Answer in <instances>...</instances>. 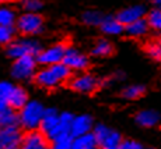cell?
Segmentation results:
<instances>
[{
  "mask_svg": "<svg viewBox=\"0 0 161 149\" xmlns=\"http://www.w3.org/2000/svg\"><path fill=\"white\" fill-rule=\"evenodd\" d=\"M70 73H72V68H69L63 61H60V63L52 64V66H45V68L36 71L34 80H35L36 85L51 89L67 81L70 78Z\"/></svg>",
  "mask_w": 161,
  "mask_h": 149,
  "instance_id": "cell-1",
  "label": "cell"
},
{
  "mask_svg": "<svg viewBox=\"0 0 161 149\" xmlns=\"http://www.w3.org/2000/svg\"><path fill=\"white\" fill-rule=\"evenodd\" d=\"M45 107L36 100H28L23 107L20 109V126L25 130H36L39 128L44 117Z\"/></svg>",
  "mask_w": 161,
  "mask_h": 149,
  "instance_id": "cell-2",
  "label": "cell"
},
{
  "mask_svg": "<svg viewBox=\"0 0 161 149\" xmlns=\"http://www.w3.org/2000/svg\"><path fill=\"white\" fill-rule=\"evenodd\" d=\"M15 28L24 35H38L44 29V20L38 13L24 11V14L17 17Z\"/></svg>",
  "mask_w": 161,
  "mask_h": 149,
  "instance_id": "cell-3",
  "label": "cell"
},
{
  "mask_svg": "<svg viewBox=\"0 0 161 149\" xmlns=\"http://www.w3.org/2000/svg\"><path fill=\"white\" fill-rule=\"evenodd\" d=\"M36 59L32 54H27L23 57L14 59V63L11 66V75L13 78L18 81H24V80H30L35 75V68H36Z\"/></svg>",
  "mask_w": 161,
  "mask_h": 149,
  "instance_id": "cell-4",
  "label": "cell"
},
{
  "mask_svg": "<svg viewBox=\"0 0 161 149\" xmlns=\"http://www.w3.org/2000/svg\"><path fill=\"white\" fill-rule=\"evenodd\" d=\"M6 52H7L8 57L14 60V59L23 57L27 54L36 56L41 52V45L34 39H20V41H13L8 43Z\"/></svg>",
  "mask_w": 161,
  "mask_h": 149,
  "instance_id": "cell-5",
  "label": "cell"
},
{
  "mask_svg": "<svg viewBox=\"0 0 161 149\" xmlns=\"http://www.w3.org/2000/svg\"><path fill=\"white\" fill-rule=\"evenodd\" d=\"M67 46L63 43H58V45L49 46L46 49H41L38 54H36V61L42 66H52L63 61L64 53H66Z\"/></svg>",
  "mask_w": 161,
  "mask_h": 149,
  "instance_id": "cell-6",
  "label": "cell"
},
{
  "mask_svg": "<svg viewBox=\"0 0 161 149\" xmlns=\"http://www.w3.org/2000/svg\"><path fill=\"white\" fill-rule=\"evenodd\" d=\"M69 84H70V88L76 92H80V94H92L98 88L100 82H98V80L94 75L83 73L73 77Z\"/></svg>",
  "mask_w": 161,
  "mask_h": 149,
  "instance_id": "cell-7",
  "label": "cell"
},
{
  "mask_svg": "<svg viewBox=\"0 0 161 149\" xmlns=\"http://www.w3.org/2000/svg\"><path fill=\"white\" fill-rule=\"evenodd\" d=\"M21 142L23 135L18 130V126L0 128V149H17L21 146Z\"/></svg>",
  "mask_w": 161,
  "mask_h": 149,
  "instance_id": "cell-8",
  "label": "cell"
},
{
  "mask_svg": "<svg viewBox=\"0 0 161 149\" xmlns=\"http://www.w3.org/2000/svg\"><path fill=\"white\" fill-rule=\"evenodd\" d=\"M21 146L24 149H45V148H48V136L42 131L30 130L23 136Z\"/></svg>",
  "mask_w": 161,
  "mask_h": 149,
  "instance_id": "cell-9",
  "label": "cell"
},
{
  "mask_svg": "<svg viewBox=\"0 0 161 149\" xmlns=\"http://www.w3.org/2000/svg\"><path fill=\"white\" fill-rule=\"evenodd\" d=\"M63 63L72 70L83 71L88 67V59L74 48H67L63 57Z\"/></svg>",
  "mask_w": 161,
  "mask_h": 149,
  "instance_id": "cell-10",
  "label": "cell"
},
{
  "mask_svg": "<svg viewBox=\"0 0 161 149\" xmlns=\"http://www.w3.org/2000/svg\"><path fill=\"white\" fill-rule=\"evenodd\" d=\"M146 15V8L142 4H135L130 7H126L123 10H120L116 14V18L123 24V25H128V24L133 23V21L139 20V18H144Z\"/></svg>",
  "mask_w": 161,
  "mask_h": 149,
  "instance_id": "cell-11",
  "label": "cell"
},
{
  "mask_svg": "<svg viewBox=\"0 0 161 149\" xmlns=\"http://www.w3.org/2000/svg\"><path fill=\"white\" fill-rule=\"evenodd\" d=\"M92 130V119L87 114H80V116H74L72 126H70V132L73 136L86 134Z\"/></svg>",
  "mask_w": 161,
  "mask_h": 149,
  "instance_id": "cell-12",
  "label": "cell"
},
{
  "mask_svg": "<svg viewBox=\"0 0 161 149\" xmlns=\"http://www.w3.org/2000/svg\"><path fill=\"white\" fill-rule=\"evenodd\" d=\"M135 120H136V123H137L140 127H146V128H150V127H154V126H157V124L160 123L161 116H160L158 111L147 109V110L139 111V113L136 114Z\"/></svg>",
  "mask_w": 161,
  "mask_h": 149,
  "instance_id": "cell-13",
  "label": "cell"
},
{
  "mask_svg": "<svg viewBox=\"0 0 161 149\" xmlns=\"http://www.w3.org/2000/svg\"><path fill=\"white\" fill-rule=\"evenodd\" d=\"M95 146H98V141L92 131L86 132V134H81V135H77V136H74V139H73L74 149H94Z\"/></svg>",
  "mask_w": 161,
  "mask_h": 149,
  "instance_id": "cell-14",
  "label": "cell"
},
{
  "mask_svg": "<svg viewBox=\"0 0 161 149\" xmlns=\"http://www.w3.org/2000/svg\"><path fill=\"white\" fill-rule=\"evenodd\" d=\"M101 31L107 35H119L125 29V25L116 17H105L101 23Z\"/></svg>",
  "mask_w": 161,
  "mask_h": 149,
  "instance_id": "cell-15",
  "label": "cell"
},
{
  "mask_svg": "<svg viewBox=\"0 0 161 149\" xmlns=\"http://www.w3.org/2000/svg\"><path fill=\"white\" fill-rule=\"evenodd\" d=\"M148 28H150V25H148L147 20H144V18H139V20L125 25V29H126V32H128V35L133 36V38H140V36L146 35Z\"/></svg>",
  "mask_w": 161,
  "mask_h": 149,
  "instance_id": "cell-16",
  "label": "cell"
},
{
  "mask_svg": "<svg viewBox=\"0 0 161 149\" xmlns=\"http://www.w3.org/2000/svg\"><path fill=\"white\" fill-rule=\"evenodd\" d=\"M59 123V113L55 109H45L44 111V117H42V121H41V126H39V128H41L42 132H45V134H48L49 131H51L53 127H56V124Z\"/></svg>",
  "mask_w": 161,
  "mask_h": 149,
  "instance_id": "cell-17",
  "label": "cell"
},
{
  "mask_svg": "<svg viewBox=\"0 0 161 149\" xmlns=\"http://www.w3.org/2000/svg\"><path fill=\"white\" fill-rule=\"evenodd\" d=\"M28 102V96H27V92L24 91L20 86H14L13 92H11L10 98H8L7 103L10 107H13L14 110H20L24 105Z\"/></svg>",
  "mask_w": 161,
  "mask_h": 149,
  "instance_id": "cell-18",
  "label": "cell"
},
{
  "mask_svg": "<svg viewBox=\"0 0 161 149\" xmlns=\"http://www.w3.org/2000/svg\"><path fill=\"white\" fill-rule=\"evenodd\" d=\"M11 126H20V117L14 111L13 107L8 106L0 111V128Z\"/></svg>",
  "mask_w": 161,
  "mask_h": 149,
  "instance_id": "cell-19",
  "label": "cell"
},
{
  "mask_svg": "<svg viewBox=\"0 0 161 149\" xmlns=\"http://www.w3.org/2000/svg\"><path fill=\"white\" fill-rule=\"evenodd\" d=\"M17 21V14L13 8L0 6V25L6 27H14Z\"/></svg>",
  "mask_w": 161,
  "mask_h": 149,
  "instance_id": "cell-20",
  "label": "cell"
},
{
  "mask_svg": "<svg viewBox=\"0 0 161 149\" xmlns=\"http://www.w3.org/2000/svg\"><path fill=\"white\" fill-rule=\"evenodd\" d=\"M122 141H123L122 136L118 134L116 131H112V130H111V131L108 132V135L104 138V141L100 144V146L104 148V149H119Z\"/></svg>",
  "mask_w": 161,
  "mask_h": 149,
  "instance_id": "cell-21",
  "label": "cell"
},
{
  "mask_svg": "<svg viewBox=\"0 0 161 149\" xmlns=\"http://www.w3.org/2000/svg\"><path fill=\"white\" fill-rule=\"evenodd\" d=\"M104 18H105L104 14L98 10H87V11H84L83 15H81L83 23L87 24V25H91V27L101 25V23H103Z\"/></svg>",
  "mask_w": 161,
  "mask_h": 149,
  "instance_id": "cell-22",
  "label": "cell"
},
{
  "mask_svg": "<svg viewBox=\"0 0 161 149\" xmlns=\"http://www.w3.org/2000/svg\"><path fill=\"white\" fill-rule=\"evenodd\" d=\"M73 139H74V136L72 135V132H66V134L58 135L51 142H52V146L55 149H70V148H73Z\"/></svg>",
  "mask_w": 161,
  "mask_h": 149,
  "instance_id": "cell-23",
  "label": "cell"
},
{
  "mask_svg": "<svg viewBox=\"0 0 161 149\" xmlns=\"http://www.w3.org/2000/svg\"><path fill=\"white\" fill-rule=\"evenodd\" d=\"M112 50H114L112 45H111L108 41L103 39V41H98L97 43H95L91 52H92V54H94V56H98V57H105V56H109L111 53H112Z\"/></svg>",
  "mask_w": 161,
  "mask_h": 149,
  "instance_id": "cell-24",
  "label": "cell"
},
{
  "mask_svg": "<svg viewBox=\"0 0 161 149\" xmlns=\"http://www.w3.org/2000/svg\"><path fill=\"white\" fill-rule=\"evenodd\" d=\"M147 23L150 28L156 31H161V8L157 7L154 10H151L147 15Z\"/></svg>",
  "mask_w": 161,
  "mask_h": 149,
  "instance_id": "cell-25",
  "label": "cell"
},
{
  "mask_svg": "<svg viewBox=\"0 0 161 149\" xmlns=\"http://www.w3.org/2000/svg\"><path fill=\"white\" fill-rule=\"evenodd\" d=\"M144 86L143 85H130L122 91V96L126 99H137L144 94Z\"/></svg>",
  "mask_w": 161,
  "mask_h": 149,
  "instance_id": "cell-26",
  "label": "cell"
},
{
  "mask_svg": "<svg viewBox=\"0 0 161 149\" xmlns=\"http://www.w3.org/2000/svg\"><path fill=\"white\" fill-rule=\"evenodd\" d=\"M14 33H15L14 27L0 25V45H8L10 42H13Z\"/></svg>",
  "mask_w": 161,
  "mask_h": 149,
  "instance_id": "cell-27",
  "label": "cell"
},
{
  "mask_svg": "<svg viewBox=\"0 0 161 149\" xmlns=\"http://www.w3.org/2000/svg\"><path fill=\"white\" fill-rule=\"evenodd\" d=\"M21 7L24 11H30V13H38L42 10L44 3L42 0H23L21 2Z\"/></svg>",
  "mask_w": 161,
  "mask_h": 149,
  "instance_id": "cell-28",
  "label": "cell"
},
{
  "mask_svg": "<svg viewBox=\"0 0 161 149\" xmlns=\"http://www.w3.org/2000/svg\"><path fill=\"white\" fill-rule=\"evenodd\" d=\"M14 86L15 85H13V84L8 81H0V100L7 102L11 92H13Z\"/></svg>",
  "mask_w": 161,
  "mask_h": 149,
  "instance_id": "cell-29",
  "label": "cell"
},
{
  "mask_svg": "<svg viewBox=\"0 0 161 149\" xmlns=\"http://www.w3.org/2000/svg\"><path fill=\"white\" fill-rule=\"evenodd\" d=\"M109 131L111 130L108 128L107 126H104V124H98V126L92 130V132H94L95 138H97V141H98V146H100V144L104 141V138L108 135V132Z\"/></svg>",
  "mask_w": 161,
  "mask_h": 149,
  "instance_id": "cell-30",
  "label": "cell"
},
{
  "mask_svg": "<svg viewBox=\"0 0 161 149\" xmlns=\"http://www.w3.org/2000/svg\"><path fill=\"white\" fill-rule=\"evenodd\" d=\"M147 53L156 60H161V46L158 43H151L147 46Z\"/></svg>",
  "mask_w": 161,
  "mask_h": 149,
  "instance_id": "cell-31",
  "label": "cell"
},
{
  "mask_svg": "<svg viewBox=\"0 0 161 149\" xmlns=\"http://www.w3.org/2000/svg\"><path fill=\"white\" fill-rule=\"evenodd\" d=\"M143 145L137 141H133V139H126V141H122L120 144V149H142Z\"/></svg>",
  "mask_w": 161,
  "mask_h": 149,
  "instance_id": "cell-32",
  "label": "cell"
},
{
  "mask_svg": "<svg viewBox=\"0 0 161 149\" xmlns=\"http://www.w3.org/2000/svg\"><path fill=\"white\" fill-rule=\"evenodd\" d=\"M153 2L157 4V7H160V8H161V0H153Z\"/></svg>",
  "mask_w": 161,
  "mask_h": 149,
  "instance_id": "cell-33",
  "label": "cell"
},
{
  "mask_svg": "<svg viewBox=\"0 0 161 149\" xmlns=\"http://www.w3.org/2000/svg\"><path fill=\"white\" fill-rule=\"evenodd\" d=\"M0 2H4V3H10V2H15V0H0Z\"/></svg>",
  "mask_w": 161,
  "mask_h": 149,
  "instance_id": "cell-34",
  "label": "cell"
},
{
  "mask_svg": "<svg viewBox=\"0 0 161 149\" xmlns=\"http://www.w3.org/2000/svg\"><path fill=\"white\" fill-rule=\"evenodd\" d=\"M157 43H158V45H160V46H161V38H160V39H158V41H157Z\"/></svg>",
  "mask_w": 161,
  "mask_h": 149,
  "instance_id": "cell-35",
  "label": "cell"
}]
</instances>
